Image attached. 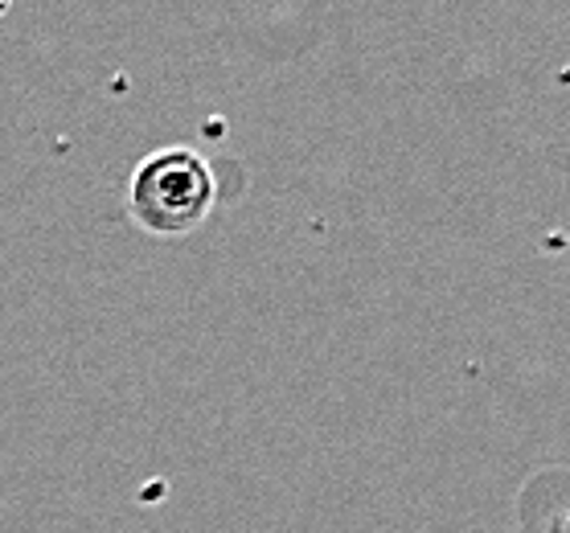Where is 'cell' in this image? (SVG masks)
Returning a JSON list of instances; mask_svg holds the SVG:
<instances>
[{"instance_id":"cell-1","label":"cell","mask_w":570,"mask_h":533,"mask_svg":"<svg viewBox=\"0 0 570 533\" xmlns=\"http://www.w3.org/2000/svg\"><path fill=\"white\" fill-rule=\"evenodd\" d=\"M218 206V177L197 148H156L128 177V218L153 238H185Z\"/></svg>"},{"instance_id":"cell-2","label":"cell","mask_w":570,"mask_h":533,"mask_svg":"<svg viewBox=\"0 0 570 533\" xmlns=\"http://www.w3.org/2000/svg\"><path fill=\"white\" fill-rule=\"evenodd\" d=\"M546 533H570V505L558 509V517L550 521V530H546Z\"/></svg>"},{"instance_id":"cell-3","label":"cell","mask_w":570,"mask_h":533,"mask_svg":"<svg viewBox=\"0 0 570 533\" xmlns=\"http://www.w3.org/2000/svg\"><path fill=\"white\" fill-rule=\"evenodd\" d=\"M9 9H13V0H0V17L9 13Z\"/></svg>"}]
</instances>
